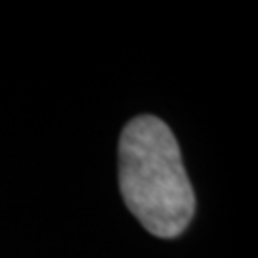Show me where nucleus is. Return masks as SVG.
Returning <instances> with one entry per match:
<instances>
[{
	"label": "nucleus",
	"mask_w": 258,
	"mask_h": 258,
	"mask_svg": "<svg viewBox=\"0 0 258 258\" xmlns=\"http://www.w3.org/2000/svg\"><path fill=\"white\" fill-rule=\"evenodd\" d=\"M119 184L130 212L157 237H178L194 218L195 195L178 142L157 117H136L122 130Z\"/></svg>",
	"instance_id": "nucleus-1"
}]
</instances>
